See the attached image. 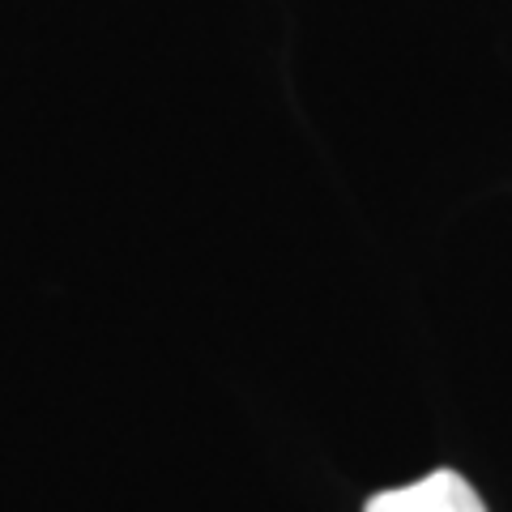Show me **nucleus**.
<instances>
[{"mask_svg": "<svg viewBox=\"0 0 512 512\" xmlns=\"http://www.w3.org/2000/svg\"><path fill=\"white\" fill-rule=\"evenodd\" d=\"M367 512H487L478 491L453 470H436L410 487H393L367 500Z\"/></svg>", "mask_w": 512, "mask_h": 512, "instance_id": "1", "label": "nucleus"}]
</instances>
